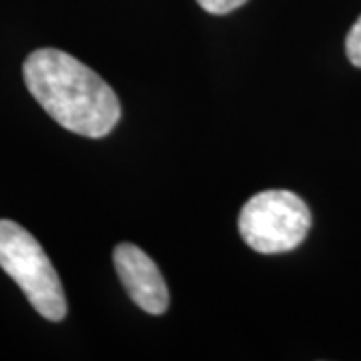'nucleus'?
Masks as SVG:
<instances>
[{
  "instance_id": "obj_5",
  "label": "nucleus",
  "mask_w": 361,
  "mask_h": 361,
  "mask_svg": "<svg viewBox=\"0 0 361 361\" xmlns=\"http://www.w3.org/2000/svg\"><path fill=\"white\" fill-rule=\"evenodd\" d=\"M345 54L351 65L361 68V16L355 20V25L349 28L348 39H345Z\"/></svg>"
},
{
  "instance_id": "obj_6",
  "label": "nucleus",
  "mask_w": 361,
  "mask_h": 361,
  "mask_svg": "<svg viewBox=\"0 0 361 361\" xmlns=\"http://www.w3.org/2000/svg\"><path fill=\"white\" fill-rule=\"evenodd\" d=\"M199 6L209 14H229L243 6L247 0H197Z\"/></svg>"
},
{
  "instance_id": "obj_2",
  "label": "nucleus",
  "mask_w": 361,
  "mask_h": 361,
  "mask_svg": "<svg viewBox=\"0 0 361 361\" xmlns=\"http://www.w3.org/2000/svg\"><path fill=\"white\" fill-rule=\"evenodd\" d=\"M0 267L44 319H65L66 297L59 273L39 241L11 219H0Z\"/></svg>"
},
{
  "instance_id": "obj_3",
  "label": "nucleus",
  "mask_w": 361,
  "mask_h": 361,
  "mask_svg": "<svg viewBox=\"0 0 361 361\" xmlns=\"http://www.w3.org/2000/svg\"><path fill=\"white\" fill-rule=\"evenodd\" d=\"M239 233L247 245L263 255L299 247L311 227V211L301 197L285 189L253 195L239 213Z\"/></svg>"
},
{
  "instance_id": "obj_4",
  "label": "nucleus",
  "mask_w": 361,
  "mask_h": 361,
  "mask_svg": "<svg viewBox=\"0 0 361 361\" xmlns=\"http://www.w3.org/2000/svg\"><path fill=\"white\" fill-rule=\"evenodd\" d=\"M113 261L130 299L142 311L163 315L169 307V289L155 261L133 243H118L113 251Z\"/></svg>"
},
{
  "instance_id": "obj_1",
  "label": "nucleus",
  "mask_w": 361,
  "mask_h": 361,
  "mask_svg": "<svg viewBox=\"0 0 361 361\" xmlns=\"http://www.w3.org/2000/svg\"><path fill=\"white\" fill-rule=\"evenodd\" d=\"M23 75L26 89L63 129L101 139L121 121L115 90L68 52L59 49L30 52Z\"/></svg>"
}]
</instances>
